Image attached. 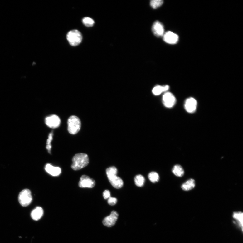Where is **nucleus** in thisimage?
Wrapping results in <instances>:
<instances>
[{
	"instance_id": "26",
	"label": "nucleus",
	"mask_w": 243,
	"mask_h": 243,
	"mask_svg": "<svg viewBox=\"0 0 243 243\" xmlns=\"http://www.w3.org/2000/svg\"><path fill=\"white\" fill-rule=\"evenodd\" d=\"M103 196L105 199H108L110 197V191L108 190H105L103 192Z\"/></svg>"
},
{
	"instance_id": "14",
	"label": "nucleus",
	"mask_w": 243,
	"mask_h": 243,
	"mask_svg": "<svg viewBox=\"0 0 243 243\" xmlns=\"http://www.w3.org/2000/svg\"><path fill=\"white\" fill-rule=\"evenodd\" d=\"M43 213V209L40 207H37L32 211L31 217L33 220L38 221L42 217Z\"/></svg>"
},
{
	"instance_id": "24",
	"label": "nucleus",
	"mask_w": 243,
	"mask_h": 243,
	"mask_svg": "<svg viewBox=\"0 0 243 243\" xmlns=\"http://www.w3.org/2000/svg\"><path fill=\"white\" fill-rule=\"evenodd\" d=\"M53 134L52 133H51L49 134L48 138L47 140L46 143L47 145L46 148L48 150L49 153H51V150L52 148L51 142L53 139Z\"/></svg>"
},
{
	"instance_id": "5",
	"label": "nucleus",
	"mask_w": 243,
	"mask_h": 243,
	"mask_svg": "<svg viewBox=\"0 0 243 243\" xmlns=\"http://www.w3.org/2000/svg\"><path fill=\"white\" fill-rule=\"evenodd\" d=\"M45 121L46 125L52 129H56L58 127L61 122L60 118L55 114L47 117L45 118Z\"/></svg>"
},
{
	"instance_id": "2",
	"label": "nucleus",
	"mask_w": 243,
	"mask_h": 243,
	"mask_svg": "<svg viewBox=\"0 0 243 243\" xmlns=\"http://www.w3.org/2000/svg\"><path fill=\"white\" fill-rule=\"evenodd\" d=\"M81 122L80 118L76 116L70 117L68 120V130L70 134H76L80 129Z\"/></svg>"
},
{
	"instance_id": "25",
	"label": "nucleus",
	"mask_w": 243,
	"mask_h": 243,
	"mask_svg": "<svg viewBox=\"0 0 243 243\" xmlns=\"http://www.w3.org/2000/svg\"><path fill=\"white\" fill-rule=\"evenodd\" d=\"M108 203L110 205H114L116 204L117 202V200L115 197H110L108 199Z\"/></svg>"
},
{
	"instance_id": "20",
	"label": "nucleus",
	"mask_w": 243,
	"mask_h": 243,
	"mask_svg": "<svg viewBox=\"0 0 243 243\" xmlns=\"http://www.w3.org/2000/svg\"><path fill=\"white\" fill-rule=\"evenodd\" d=\"M134 182L136 185L138 187H142L145 182V179L143 176L138 175L135 177Z\"/></svg>"
},
{
	"instance_id": "8",
	"label": "nucleus",
	"mask_w": 243,
	"mask_h": 243,
	"mask_svg": "<svg viewBox=\"0 0 243 243\" xmlns=\"http://www.w3.org/2000/svg\"><path fill=\"white\" fill-rule=\"evenodd\" d=\"M118 216L117 212L114 211H113L109 216L105 217L103 220V224L107 227H112L116 224Z\"/></svg>"
},
{
	"instance_id": "22",
	"label": "nucleus",
	"mask_w": 243,
	"mask_h": 243,
	"mask_svg": "<svg viewBox=\"0 0 243 243\" xmlns=\"http://www.w3.org/2000/svg\"><path fill=\"white\" fill-rule=\"evenodd\" d=\"M163 3V1L162 0H153L151 1L150 4L152 8L154 9H157L161 6Z\"/></svg>"
},
{
	"instance_id": "11",
	"label": "nucleus",
	"mask_w": 243,
	"mask_h": 243,
	"mask_svg": "<svg viewBox=\"0 0 243 243\" xmlns=\"http://www.w3.org/2000/svg\"><path fill=\"white\" fill-rule=\"evenodd\" d=\"M152 30L154 34L158 37L163 36L164 34V27L163 24L158 21L153 23Z\"/></svg>"
},
{
	"instance_id": "23",
	"label": "nucleus",
	"mask_w": 243,
	"mask_h": 243,
	"mask_svg": "<svg viewBox=\"0 0 243 243\" xmlns=\"http://www.w3.org/2000/svg\"><path fill=\"white\" fill-rule=\"evenodd\" d=\"M82 22L85 26L88 27H92L95 23L92 19L88 17H85L82 19Z\"/></svg>"
},
{
	"instance_id": "1",
	"label": "nucleus",
	"mask_w": 243,
	"mask_h": 243,
	"mask_svg": "<svg viewBox=\"0 0 243 243\" xmlns=\"http://www.w3.org/2000/svg\"><path fill=\"white\" fill-rule=\"evenodd\" d=\"M89 162L87 154L83 153L77 154L73 158L71 168L74 170H79L87 166Z\"/></svg>"
},
{
	"instance_id": "15",
	"label": "nucleus",
	"mask_w": 243,
	"mask_h": 243,
	"mask_svg": "<svg viewBox=\"0 0 243 243\" xmlns=\"http://www.w3.org/2000/svg\"><path fill=\"white\" fill-rule=\"evenodd\" d=\"M112 186L115 188L120 189L123 185V182L122 179L117 176L113 177L109 180Z\"/></svg>"
},
{
	"instance_id": "6",
	"label": "nucleus",
	"mask_w": 243,
	"mask_h": 243,
	"mask_svg": "<svg viewBox=\"0 0 243 243\" xmlns=\"http://www.w3.org/2000/svg\"><path fill=\"white\" fill-rule=\"evenodd\" d=\"M95 181L90 178L87 175H82L79 182V186L80 188H92L95 186Z\"/></svg>"
},
{
	"instance_id": "9",
	"label": "nucleus",
	"mask_w": 243,
	"mask_h": 243,
	"mask_svg": "<svg viewBox=\"0 0 243 243\" xmlns=\"http://www.w3.org/2000/svg\"><path fill=\"white\" fill-rule=\"evenodd\" d=\"M163 36L164 42L169 44H176L179 40L178 35L171 31L164 33Z\"/></svg>"
},
{
	"instance_id": "21",
	"label": "nucleus",
	"mask_w": 243,
	"mask_h": 243,
	"mask_svg": "<svg viewBox=\"0 0 243 243\" xmlns=\"http://www.w3.org/2000/svg\"><path fill=\"white\" fill-rule=\"evenodd\" d=\"M148 178L152 183H155L159 180V177L157 173L152 172L148 175Z\"/></svg>"
},
{
	"instance_id": "17",
	"label": "nucleus",
	"mask_w": 243,
	"mask_h": 243,
	"mask_svg": "<svg viewBox=\"0 0 243 243\" xmlns=\"http://www.w3.org/2000/svg\"><path fill=\"white\" fill-rule=\"evenodd\" d=\"M173 173L176 176L182 177L184 174V170L183 167L179 164H176L173 167L172 170Z\"/></svg>"
},
{
	"instance_id": "18",
	"label": "nucleus",
	"mask_w": 243,
	"mask_h": 243,
	"mask_svg": "<svg viewBox=\"0 0 243 243\" xmlns=\"http://www.w3.org/2000/svg\"><path fill=\"white\" fill-rule=\"evenodd\" d=\"M169 88V86L168 85L164 86L157 85L155 86L152 90V93L155 95H158L163 92L167 91Z\"/></svg>"
},
{
	"instance_id": "12",
	"label": "nucleus",
	"mask_w": 243,
	"mask_h": 243,
	"mask_svg": "<svg viewBox=\"0 0 243 243\" xmlns=\"http://www.w3.org/2000/svg\"><path fill=\"white\" fill-rule=\"evenodd\" d=\"M232 217L234 220L233 223L242 231H243V213L241 211L233 212Z\"/></svg>"
},
{
	"instance_id": "7",
	"label": "nucleus",
	"mask_w": 243,
	"mask_h": 243,
	"mask_svg": "<svg viewBox=\"0 0 243 243\" xmlns=\"http://www.w3.org/2000/svg\"><path fill=\"white\" fill-rule=\"evenodd\" d=\"M163 101L165 106L167 108H171L176 104V99L175 96L170 92H167L164 95Z\"/></svg>"
},
{
	"instance_id": "13",
	"label": "nucleus",
	"mask_w": 243,
	"mask_h": 243,
	"mask_svg": "<svg viewBox=\"0 0 243 243\" xmlns=\"http://www.w3.org/2000/svg\"><path fill=\"white\" fill-rule=\"evenodd\" d=\"M45 169L49 174L53 176L59 175L61 172V168L60 167L53 166L49 163L46 165Z\"/></svg>"
},
{
	"instance_id": "4",
	"label": "nucleus",
	"mask_w": 243,
	"mask_h": 243,
	"mask_svg": "<svg viewBox=\"0 0 243 243\" xmlns=\"http://www.w3.org/2000/svg\"><path fill=\"white\" fill-rule=\"evenodd\" d=\"M32 200L31 192L29 189H24L19 193L18 201L20 205L22 207H27L31 203Z\"/></svg>"
},
{
	"instance_id": "19",
	"label": "nucleus",
	"mask_w": 243,
	"mask_h": 243,
	"mask_svg": "<svg viewBox=\"0 0 243 243\" xmlns=\"http://www.w3.org/2000/svg\"><path fill=\"white\" fill-rule=\"evenodd\" d=\"M118 170L116 167L113 166L109 167L106 170V173L108 179H109L117 176Z\"/></svg>"
},
{
	"instance_id": "10",
	"label": "nucleus",
	"mask_w": 243,
	"mask_h": 243,
	"mask_svg": "<svg viewBox=\"0 0 243 243\" xmlns=\"http://www.w3.org/2000/svg\"><path fill=\"white\" fill-rule=\"evenodd\" d=\"M197 102L195 98H189L185 101L184 108L187 112L189 113L195 112L197 109Z\"/></svg>"
},
{
	"instance_id": "3",
	"label": "nucleus",
	"mask_w": 243,
	"mask_h": 243,
	"mask_svg": "<svg viewBox=\"0 0 243 243\" xmlns=\"http://www.w3.org/2000/svg\"><path fill=\"white\" fill-rule=\"evenodd\" d=\"M82 36L81 32L77 30H72L68 32L67 39L71 46H77L81 42Z\"/></svg>"
},
{
	"instance_id": "16",
	"label": "nucleus",
	"mask_w": 243,
	"mask_h": 243,
	"mask_svg": "<svg viewBox=\"0 0 243 243\" xmlns=\"http://www.w3.org/2000/svg\"><path fill=\"white\" fill-rule=\"evenodd\" d=\"M195 186V180L191 178L183 183L181 186V188L185 191H188L194 188Z\"/></svg>"
}]
</instances>
